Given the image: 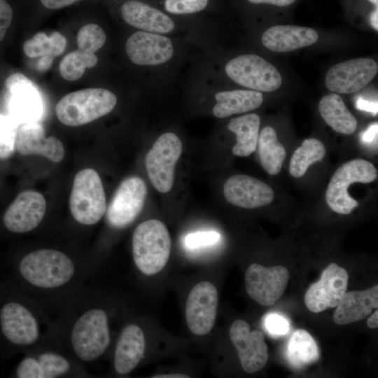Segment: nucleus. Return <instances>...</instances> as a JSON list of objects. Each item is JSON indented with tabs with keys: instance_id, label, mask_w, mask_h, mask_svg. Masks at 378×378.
Segmentation results:
<instances>
[{
	"instance_id": "obj_4",
	"label": "nucleus",
	"mask_w": 378,
	"mask_h": 378,
	"mask_svg": "<svg viewBox=\"0 0 378 378\" xmlns=\"http://www.w3.org/2000/svg\"><path fill=\"white\" fill-rule=\"evenodd\" d=\"M132 246L136 267L146 275H153L160 272L167 263L172 240L162 222L150 219L135 228Z\"/></svg>"
},
{
	"instance_id": "obj_48",
	"label": "nucleus",
	"mask_w": 378,
	"mask_h": 378,
	"mask_svg": "<svg viewBox=\"0 0 378 378\" xmlns=\"http://www.w3.org/2000/svg\"><path fill=\"white\" fill-rule=\"evenodd\" d=\"M2 270H3V267H1L0 266V280L1 279V272H2Z\"/></svg>"
},
{
	"instance_id": "obj_13",
	"label": "nucleus",
	"mask_w": 378,
	"mask_h": 378,
	"mask_svg": "<svg viewBox=\"0 0 378 378\" xmlns=\"http://www.w3.org/2000/svg\"><path fill=\"white\" fill-rule=\"evenodd\" d=\"M289 277V271L284 266L265 267L252 263L245 273L246 290L260 305L271 306L284 294Z\"/></svg>"
},
{
	"instance_id": "obj_45",
	"label": "nucleus",
	"mask_w": 378,
	"mask_h": 378,
	"mask_svg": "<svg viewBox=\"0 0 378 378\" xmlns=\"http://www.w3.org/2000/svg\"><path fill=\"white\" fill-rule=\"evenodd\" d=\"M378 8H376L371 13L370 15V21L372 27L377 31L378 30Z\"/></svg>"
},
{
	"instance_id": "obj_43",
	"label": "nucleus",
	"mask_w": 378,
	"mask_h": 378,
	"mask_svg": "<svg viewBox=\"0 0 378 378\" xmlns=\"http://www.w3.org/2000/svg\"><path fill=\"white\" fill-rule=\"evenodd\" d=\"M53 62V58L49 57H42L38 62L37 68L39 71H45L49 69Z\"/></svg>"
},
{
	"instance_id": "obj_46",
	"label": "nucleus",
	"mask_w": 378,
	"mask_h": 378,
	"mask_svg": "<svg viewBox=\"0 0 378 378\" xmlns=\"http://www.w3.org/2000/svg\"><path fill=\"white\" fill-rule=\"evenodd\" d=\"M188 378L190 377L182 374H168L154 376L153 378Z\"/></svg>"
},
{
	"instance_id": "obj_37",
	"label": "nucleus",
	"mask_w": 378,
	"mask_h": 378,
	"mask_svg": "<svg viewBox=\"0 0 378 378\" xmlns=\"http://www.w3.org/2000/svg\"><path fill=\"white\" fill-rule=\"evenodd\" d=\"M14 18L13 8L7 0H0V43L4 39Z\"/></svg>"
},
{
	"instance_id": "obj_29",
	"label": "nucleus",
	"mask_w": 378,
	"mask_h": 378,
	"mask_svg": "<svg viewBox=\"0 0 378 378\" xmlns=\"http://www.w3.org/2000/svg\"><path fill=\"white\" fill-rule=\"evenodd\" d=\"M257 147L263 169L270 175L278 174L286 157V152L278 141L273 127L267 126L262 130L258 136Z\"/></svg>"
},
{
	"instance_id": "obj_42",
	"label": "nucleus",
	"mask_w": 378,
	"mask_h": 378,
	"mask_svg": "<svg viewBox=\"0 0 378 378\" xmlns=\"http://www.w3.org/2000/svg\"><path fill=\"white\" fill-rule=\"evenodd\" d=\"M252 4H267L277 6L284 7L293 4L296 0H248Z\"/></svg>"
},
{
	"instance_id": "obj_7",
	"label": "nucleus",
	"mask_w": 378,
	"mask_h": 378,
	"mask_svg": "<svg viewBox=\"0 0 378 378\" xmlns=\"http://www.w3.org/2000/svg\"><path fill=\"white\" fill-rule=\"evenodd\" d=\"M38 345L25 353L12 376L18 378H55L82 375L81 365L59 348Z\"/></svg>"
},
{
	"instance_id": "obj_16",
	"label": "nucleus",
	"mask_w": 378,
	"mask_h": 378,
	"mask_svg": "<svg viewBox=\"0 0 378 378\" xmlns=\"http://www.w3.org/2000/svg\"><path fill=\"white\" fill-rule=\"evenodd\" d=\"M377 71L378 66L373 59H352L332 66L326 74L325 84L336 93H354L366 86Z\"/></svg>"
},
{
	"instance_id": "obj_8",
	"label": "nucleus",
	"mask_w": 378,
	"mask_h": 378,
	"mask_svg": "<svg viewBox=\"0 0 378 378\" xmlns=\"http://www.w3.org/2000/svg\"><path fill=\"white\" fill-rule=\"evenodd\" d=\"M377 176L375 167L370 162L355 159L342 164L332 175L326 192L328 206L335 212L347 215L358 206L348 193L353 183H368Z\"/></svg>"
},
{
	"instance_id": "obj_31",
	"label": "nucleus",
	"mask_w": 378,
	"mask_h": 378,
	"mask_svg": "<svg viewBox=\"0 0 378 378\" xmlns=\"http://www.w3.org/2000/svg\"><path fill=\"white\" fill-rule=\"evenodd\" d=\"M66 44L65 37L59 32L55 31L50 36L44 32H38L24 43L23 50L25 55L31 58H54L63 53Z\"/></svg>"
},
{
	"instance_id": "obj_28",
	"label": "nucleus",
	"mask_w": 378,
	"mask_h": 378,
	"mask_svg": "<svg viewBox=\"0 0 378 378\" xmlns=\"http://www.w3.org/2000/svg\"><path fill=\"white\" fill-rule=\"evenodd\" d=\"M260 117L256 113H249L232 118L227 128L236 134L237 143L232 153L239 157H247L257 148Z\"/></svg>"
},
{
	"instance_id": "obj_2",
	"label": "nucleus",
	"mask_w": 378,
	"mask_h": 378,
	"mask_svg": "<svg viewBox=\"0 0 378 378\" xmlns=\"http://www.w3.org/2000/svg\"><path fill=\"white\" fill-rule=\"evenodd\" d=\"M65 304L59 323L52 326L59 349L81 366L99 359L111 343L107 312L88 303L85 294L76 293Z\"/></svg>"
},
{
	"instance_id": "obj_35",
	"label": "nucleus",
	"mask_w": 378,
	"mask_h": 378,
	"mask_svg": "<svg viewBox=\"0 0 378 378\" xmlns=\"http://www.w3.org/2000/svg\"><path fill=\"white\" fill-rule=\"evenodd\" d=\"M208 0H165V10L174 14L200 12L207 6Z\"/></svg>"
},
{
	"instance_id": "obj_27",
	"label": "nucleus",
	"mask_w": 378,
	"mask_h": 378,
	"mask_svg": "<svg viewBox=\"0 0 378 378\" xmlns=\"http://www.w3.org/2000/svg\"><path fill=\"white\" fill-rule=\"evenodd\" d=\"M318 109L323 119L335 132L351 134L356 131L357 120L337 94L330 93L323 97Z\"/></svg>"
},
{
	"instance_id": "obj_34",
	"label": "nucleus",
	"mask_w": 378,
	"mask_h": 378,
	"mask_svg": "<svg viewBox=\"0 0 378 378\" xmlns=\"http://www.w3.org/2000/svg\"><path fill=\"white\" fill-rule=\"evenodd\" d=\"M106 36L103 29L98 24L90 23L83 26L77 34L78 50L94 53L105 43Z\"/></svg>"
},
{
	"instance_id": "obj_6",
	"label": "nucleus",
	"mask_w": 378,
	"mask_h": 378,
	"mask_svg": "<svg viewBox=\"0 0 378 378\" xmlns=\"http://www.w3.org/2000/svg\"><path fill=\"white\" fill-rule=\"evenodd\" d=\"M73 218L84 225L97 223L106 211V200L102 181L93 169L86 168L74 177L69 197Z\"/></svg>"
},
{
	"instance_id": "obj_11",
	"label": "nucleus",
	"mask_w": 378,
	"mask_h": 378,
	"mask_svg": "<svg viewBox=\"0 0 378 378\" xmlns=\"http://www.w3.org/2000/svg\"><path fill=\"white\" fill-rule=\"evenodd\" d=\"M147 196V187L142 178L130 176L117 188L108 207L106 220L116 229L130 225L141 213Z\"/></svg>"
},
{
	"instance_id": "obj_22",
	"label": "nucleus",
	"mask_w": 378,
	"mask_h": 378,
	"mask_svg": "<svg viewBox=\"0 0 378 378\" xmlns=\"http://www.w3.org/2000/svg\"><path fill=\"white\" fill-rule=\"evenodd\" d=\"M146 348L144 334L134 323L125 326L115 345L113 366L120 375L131 372L141 361Z\"/></svg>"
},
{
	"instance_id": "obj_38",
	"label": "nucleus",
	"mask_w": 378,
	"mask_h": 378,
	"mask_svg": "<svg viewBox=\"0 0 378 378\" xmlns=\"http://www.w3.org/2000/svg\"><path fill=\"white\" fill-rule=\"evenodd\" d=\"M267 330L276 335H282L288 332L289 325L284 317L277 314H271L265 320Z\"/></svg>"
},
{
	"instance_id": "obj_32",
	"label": "nucleus",
	"mask_w": 378,
	"mask_h": 378,
	"mask_svg": "<svg viewBox=\"0 0 378 378\" xmlns=\"http://www.w3.org/2000/svg\"><path fill=\"white\" fill-rule=\"evenodd\" d=\"M325 155L326 148L321 141L314 138L305 139L291 157L290 174L295 178L302 177L310 164L321 160Z\"/></svg>"
},
{
	"instance_id": "obj_5",
	"label": "nucleus",
	"mask_w": 378,
	"mask_h": 378,
	"mask_svg": "<svg viewBox=\"0 0 378 378\" xmlns=\"http://www.w3.org/2000/svg\"><path fill=\"white\" fill-rule=\"evenodd\" d=\"M116 103V96L106 89L86 88L64 96L55 106V113L63 125L78 127L109 113Z\"/></svg>"
},
{
	"instance_id": "obj_3",
	"label": "nucleus",
	"mask_w": 378,
	"mask_h": 378,
	"mask_svg": "<svg viewBox=\"0 0 378 378\" xmlns=\"http://www.w3.org/2000/svg\"><path fill=\"white\" fill-rule=\"evenodd\" d=\"M41 305L5 277L0 280V350L6 356L42 344L52 325Z\"/></svg>"
},
{
	"instance_id": "obj_30",
	"label": "nucleus",
	"mask_w": 378,
	"mask_h": 378,
	"mask_svg": "<svg viewBox=\"0 0 378 378\" xmlns=\"http://www.w3.org/2000/svg\"><path fill=\"white\" fill-rule=\"evenodd\" d=\"M288 358L296 368H302L318 360V347L307 330L298 329L293 332L288 346Z\"/></svg>"
},
{
	"instance_id": "obj_44",
	"label": "nucleus",
	"mask_w": 378,
	"mask_h": 378,
	"mask_svg": "<svg viewBox=\"0 0 378 378\" xmlns=\"http://www.w3.org/2000/svg\"><path fill=\"white\" fill-rule=\"evenodd\" d=\"M367 325L369 328L374 329L378 327V312H376L372 314L367 321Z\"/></svg>"
},
{
	"instance_id": "obj_19",
	"label": "nucleus",
	"mask_w": 378,
	"mask_h": 378,
	"mask_svg": "<svg viewBox=\"0 0 378 378\" xmlns=\"http://www.w3.org/2000/svg\"><path fill=\"white\" fill-rule=\"evenodd\" d=\"M223 194L232 205L245 209H255L269 204L274 197L270 186L255 178L234 175L225 182Z\"/></svg>"
},
{
	"instance_id": "obj_33",
	"label": "nucleus",
	"mask_w": 378,
	"mask_h": 378,
	"mask_svg": "<svg viewBox=\"0 0 378 378\" xmlns=\"http://www.w3.org/2000/svg\"><path fill=\"white\" fill-rule=\"evenodd\" d=\"M98 62L94 53H88L76 50L66 54L59 64V73L63 78L69 81L78 80L87 68L94 67Z\"/></svg>"
},
{
	"instance_id": "obj_39",
	"label": "nucleus",
	"mask_w": 378,
	"mask_h": 378,
	"mask_svg": "<svg viewBox=\"0 0 378 378\" xmlns=\"http://www.w3.org/2000/svg\"><path fill=\"white\" fill-rule=\"evenodd\" d=\"M40 4L48 10H59L73 5L80 0H38Z\"/></svg>"
},
{
	"instance_id": "obj_21",
	"label": "nucleus",
	"mask_w": 378,
	"mask_h": 378,
	"mask_svg": "<svg viewBox=\"0 0 378 378\" xmlns=\"http://www.w3.org/2000/svg\"><path fill=\"white\" fill-rule=\"evenodd\" d=\"M120 14L126 23L144 31L167 34L174 29L170 17L140 1H125L120 7Z\"/></svg>"
},
{
	"instance_id": "obj_25",
	"label": "nucleus",
	"mask_w": 378,
	"mask_h": 378,
	"mask_svg": "<svg viewBox=\"0 0 378 378\" xmlns=\"http://www.w3.org/2000/svg\"><path fill=\"white\" fill-rule=\"evenodd\" d=\"M7 85L13 91V102L18 116L24 123L35 122L41 115L42 99L36 86L20 73L12 75Z\"/></svg>"
},
{
	"instance_id": "obj_20",
	"label": "nucleus",
	"mask_w": 378,
	"mask_h": 378,
	"mask_svg": "<svg viewBox=\"0 0 378 378\" xmlns=\"http://www.w3.org/2000/svg\"><path fill=\"white\" fill-rule=\"evenodd\" d=\"M15 150L20 155H40L54 162L62 160L64 148L59 139L54 136H45L43 126L35 122L24 123L17 130Z\"/></svg>"
},
{
	"instance_id": "obj_41",
	"label": "nucleus",
	"mask_w": 378,
	"mask_h": 378,
	"mask_svg": "<svg viewBox=\"0 0 378 378\" xmlns=\"http://www.w3.org/2000/svg\"><path fill=\"white\" fill-rule=\"evenodd\" d=\"M377 122L370 125L367 130H365L362 134V140L364 143L370 144L377 139Z\"/></svg>"
},
{
	"instance_id": "obj_18",
	"label": "nucleus",
	"mask_w": 378,
	"mask_h": 378,
	"mask_svg": "<svg viewBox=\"0 0 378 378\" xmlns=\"http://www.w3.org/2000/svg\"><path fill=\"white\" fill-rule=\"evenodd\" d=\"M129 59L138 65H158L173 56L171 40L167 36L144 31L131 35L125 44Z\"/></svg>"
},
{
	"instance_id": "obj_23",
	"label": "nucleus",
	"mask_w": 378,
	"mask_h": 378,
	"mask_svg": "<svg viewBox=\"0 0 378 378\" xmlns=\"http://www.w3.org/2000/svg\"><path fill=\"white\" fill-rule=\"evenodd\" d=\"M318 38L316 30L295 25H275L262 34V42L267 49L278 52L293 51L311 46Z\"/></svg>"
},
{
	"instance_id": "obj_1",
	"label": "nucleus",
	"mask_w": 378,
	"mask_h": 378,
	"mask_svg": "<svg viewBox=\"0 0 378 378\" xmlns=\"http://www.w3.org/2000/svg\"><path fill=\"white\" fill-rule=\"evenodd\" d=\"M4 268L5 278L41 305L59 299L63 307L77 293L88 269L64 251L50 248L14 257Z\"/></svg>"
},
{
	"instance_id": "obj_26",
	"label": "nucleus",
	"mask_w": 378,
	"mask_h": 378,
	"mask_svg": "<svg viewBox=\"0 0 378 378\" xmlns=\"http://www.w3.org/2000/svg\"><path fill=\"white\" fill-rule=\"evenodd\" d=\"M213 115L219 118L243 113L259 108L263 102L262 93L256 90H235L216 94Z\"/></svg>"
},
{
	"instance_id": "obj_9",
	"label": "nucleus",
	"mask_w": 378,
	"mask_h": 378,
	"mask_svg": "<svg viewBox=\"0 0 378 378\" xmlns=\"http://www.w3.org/2000/svg\"><path fill=\"white\" fill-rule=\"evenodd\" d=\"M182 143L172 132L160 135L145 158L148 178L160 192H169L174 184V169L181 153Z\"/></svg>"
},
{
	"instance_id": "obj_40",
	"label": "nucleus",
	"mask_w": 378,
	"mask_h": 378,
	"mask_svg": "<svg viewBox=\"0 0 378 378\" xmlns=\"http://www.w3.org/2000/svg\"><path fill=\"white\" fill-rule=\"evenodd\" d=\"M356 106L358 109L370 112L374 115L377 114V102H370L364 99H358L356 101Z\"/></svg>"
},
{
	"instance_id": "obj_24",
	"label": "nucleus",
	"mask_w": 378,
	"mask_h": 378,
	"mask_svg": "<svg viewBox=\"0 0 378 378\" xmlns=\"http://www.w3.org/2000/svg\"><path fill=\"white\" fill-rule=\"evenodd\" d=\"M378 307V285L363 290L346 292L333 314L337 325H345L361 321Z\"/></svg>"
},
{
	"instance_id": "obj_14",
	"label": "nucleus",
	"mask_w": 378,
	"mask_h": 378,
	"mask_svg": "<svg viewBox=\"0 0 378 378\" xmlns=\"http://www.w3.org/2000/svg\"><path fill=\"white\" fill-rule=\"evenodd\" d=\"M349 274L345 269L332 262L322 272L320 279L305 293L307 308L314 313L321 312L337 306L346 292Z\"/></svg>"
},
{
	"instance_id": "obj_17",
	"label": "nucleus",
	"mask_w": 378,
	"mask_h": 378,
	"mask_svg": "<svg viewBox=\"0 0 378 378\" xmlns=\"http://www.w3.org/2000/svg\"><path fill=\"white\" fill-rule=\"evenodd\" d=\"M229 335L237 351L241 365L246 372L254 373L265 366L268 359V349L261 331H251L246 321L237 319L232 324Z\"/></svg>"
},
{
	"instance_id": "obj_47",
	"label": "nucleus",
	"mask_w": 378,
	"mask_h": 378,
	"mask_svg": "<svg viewBox=\"0 0 378 378\" xmlns=\"http://www.w3.org/2000/svg\"><path fill=\"white\" fill-rule=\"evenodd\" d=\"M370 1V2H372L374 5L376 6V7H377V5H378V0H368Z\"/></svg>"
},
{
	"instance_id": "obj_12",
	"label": "nucleus",
	"mask_w": 378,
	"mask_h": 378,
	"mask_svg": "<svg viewBox=\"0 0 378 378\" xmlns=\"http://www.w3.org/2000/svg\"><path fill=\"white\" fill-rule=\"evenodd\" d=\"M46 211V202L43 195L35 190H24L4 212L1 225L10 234H25L38 226Z\"/></svg>"
},
{
	"instance_id": "obj_36",
	"label": "nucleus",
	"mask_w": 378,
	"mask_h": 378,
	"mask_svg": "<svg viewBox=\"0 0 378 378\" xmlns=\"http://www.w3.org/2000/svg\"><path fill=\"white\" fill-rule=\"evenodd\" d=\"M219 239L220 235L216 232H198L188 234L185 238V244L188 247L195 248L213 244Z\"/></svg>"
},
{
	"instance_id": "obj_10",
	"label": "nucleus",
	"mask_w": 378,
	"mask_h": 378,
	"mask_svg": "<svg viewBox=\"0 0 378 378\" xmlns=\"http://www.w3.org/2000/svg\"><path fill=\"white\" fill-rule=\"evenodd\" d=\"M227 75L237 84L259 92H272L281 85L279 71L270 62L254 54L241 55L225 66Z\"/></svg>"
},
{
	"instance_id": "obj_15",
	"label": "nucleus",
	"mask_w": 378,
	"mask_h": 378,
	"mask_svg": "<svg viewBox=\"0 0 378 378\" xmlns=\"http://www.w3.org/2000/svg\"><path fill=\"white\" fill-rule=\"evenodd\" d=\"M218 295L209 281H201L190 291L186 305V319L189 330L196 335L209 333L215 323Z\"/></svg>"
}]
</instances>
